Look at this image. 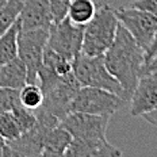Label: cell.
Wrapping results in <instances>:
<instances>
[{"label": "cell", "instance_id": "7402d4cb", "mask_svg": "<svg viewBox=\"0 0 157 157\" xmlns=\"http://www.w3.org/2000/svg\"><path fill=\"white\" fill-rule=\"evenodd\" d=\"M71 0H49L52 23H58L68 16Z\"/></svg>", "mask_w": 157, "mask_h": 157}, {"label": "cell", "instance_id": "ffe728a7", "mask_svg": "<svg viewBox=\"0 0 157 157\" xmlns=\"http://www.w3.org/2000/svg\"><path fill=\"white\" fill-rule=\"evenodd\" d=\"M22 133H23V130L18 123L12 111L0 113V137L4 140V142L18 138Z\"/></svg>", "mask_w": 157, "mask_h": 157}, {"label": "cell", "instance_id": "ac0fdd59", "mask_svg": "<svg viewBox=\"0 0 157 157\" xmlns=\"http://www.w3.org/2000/svg\"><path fill=\"white\" fill-rule=\"evenodd\" d=\"M23 8L22 0H8L3 7H0V37L10 30L12 25L19 19Z\"/></svg>", "mask_w": 157, "mask_h": 157}, {"label": "cell", "instance_id": "277c9868", "mask_svg": "<svg viewBox=\"0 0 157 157\" xmlns=\"http://www.w3.org/2000/svg\"><path fill=\"white\" fill-rule=\"evenodd\" d=\"M49 29L39 27L18 31V57L27 69V83H35L48 44Z\"/></svg>", "mask_w": 157, "mask_h": 157}, {"label": "cell", "instance_id": "7a4b0ae2", "mask_svg": "<svg viewBox=\"0 0 157 157\" xmlns=\"http://www.w3.org/2000/svg\"><path fill=\"white\" fill-rule=\"evenodd\" d=\"M119 21L110 4L96 6L94 18L84 26L81 52L88 56H103L115 38Z\"/></svg>", "mask_w": 157, "mask_h": 157}, {"label": "cell", "instance_id": "2e32d148", "mask_svg": "<svg viewBox=\"0 0 157 157\" xmlns=\"http://www.w3.org/2000/svg\"><path fill=\"white\" fill-rule=\"evenodd\" d=\"M21 22L19 19L10 27L8 31L0 37V68L18 57V31Z\"/></svg>", "mask_w": 157, "mask_h": 157}, {"label": "cell", "instance_id": "d4e9b609", "mask_svg": "<svg viewBox=\"0 0 157 157\" xmlns=\"http://www.w3.org/2000/svg\"><path fill=\"white\" fill-rule=\"evenodd\" d=\"M156 52H157V29H156V33H155V37H153L152 44H150V46H149L148 50L145 52V64L150 60V57H152Z\"/></svg>", "mask_w": 157, "mask_h": 157}, {"label": "cell", "instance_id": "4316f807", "mask_svg": "<svg viewBox=\"0 0 157 157\" xmlns=\"http://www.w3.org/2000/svg\"><path fill=\"white\" fill-rule=\"evenodd\" d=\"M3 146H4V140L0 137V156H2V150H3Z\"/></svg>", "mask_w": 157, "mask_h": 157}, {"label": "cell", "instance_id": "83f0119b", "mask_svg": "<svg viewBox=\"0 0 157 157\" xmlns=\"http://www.w3.org/2000/svg\"><path fill=\"white\" fill-rule=\"evenodd\" d=\"M7 2H8V0H0V7H3V6H4Z\"/></svg>", "mask_w": 157, "mask_h": 157}, {"label": "cell", "instance_id": "484cf974", "mask_svg": "<svg viewBox=\"0 0 157 157\" xmlns=\"http://www.w3.org/2000/svg\"><path fill=\"white\" fill-rule=\"evenodd\" d=\"M142 117H144V119H145L146 122L150 123V125L157 126V109L150 111V113H148V114H144Z\"/></svg>", "mask_w": 157, "mask_h": 157}, {"label": "cell", "instance_id": "e0dca14e", "mask_svg": "<svg viewBox=\"0 0 157 157\" xmlns=\"http://www.w3.org/2000/svg\"><path fill=\"white\" fill-rule=\"evenodd\" d=\"M96 12V4L94 0H71L68 18L75 25L86 26Z\"/></svg>", "mask_w": 157, "mask_h": 157}, {"label": "cell", "instance_id": "5b68a950", "mask_svg": "<svg viewBox=\"0 0 157 157\" xmlns=\"http://www.w3.org/2000/svg\"><path fill=\"white\" fill-rule=\"evenodd\" d=\"M123 103H126V100L111 91L96 87H80L71 104V111L111 117Z\"/></svg>", "mask_w": 157, "mask_h": 157}, {"label": "cell", "instance_id": "7c38bea8", "mask_svg": "<svg viewBox=\"0 0 157 157\" xmlns=\"http://www.w3.org/2000/svg\"><path fill=\"white\" fill-rule=\"evenodd\" d=\"M65 156L75 157H119L122 152L117 146L111 145L104 140H80L72 138V141L65 150Z\"/></svg>", "mask_w": 157, "mask_h": 157}, {"label": "cell", "instance_id": "ba28073f", "mask_svg": "<svg viewBox=\"0 0 157 157\" xmlns=\"http://www.w3.org/2000/svg\"><path fill=\"white\" fill-rule=\"evenodd\" d=\"M80 87L72 72L65 76H60L53 86L44 92V102L39 107L63 121L71 113V104Z\"/></svg>", "mask_w": 157, "mask_h": 157}, {"label": "cell", "instance_id": "8992f818", "mask_svg": "<svg viewBox=\"0 0 157 157\" xmlns=\"http://www.w3.org/2000/svg\"><path fill=\"white\" fill-rule=\"evenodd\" d=\"M119 23L132 34L136 42L146 52L150 46L157 29V16L141 8L121 7L115 8Z\"/></svg>", "mask_w": 157, "mask_h": 157}, {"label": "cell", "instance_id": "d6986e66", "mask_svg": "<svg viewBox=\"0 0 157 157\" xmlns=\"http://www.w3.org/2000/svg\"><path fill=\"white\" fill-rule=\"evenodd\" d=\"M19 100L21 104L26 109L35 110L44 102V92L41 87L35 83H26L23 87L19 90Z\"/></svg>", "mask_w": 157, "mask_h": 157}, {"label": "cell", "instance_id": "9c48e42d", "mask_svg": "<svg viewBox=\"0 0 157 157\" xmlns=\"http://www.w3.org/2000/svg\"><path fill=\"white\" fill-rule=\"evenodd\" d=\"M109 122V115H95V114L71 111L61 121L60 125L71 133L72 138L104 140Z\"/></svg>", "mask_w": 157, "mask_h": 157}, {"label": "cell", "instance_id": "8fae6325", "mask_svg": "<svg viewBox=\"0 0 157 157\" xmlns=\"http://www.w3.org/2000/svg\"><path fill=\"white\" fill-rule=\"evenodd\" d=\"M129 103L132 117H142L157 109V72L141 75Z\"/></svg>", "mask_w": 157, "mask_h": 157}, {"label": "cell", "instance_id": "6da1fadb", "mask_svg": "<svg viewBox=\"0 0 157 157\" xmlns=\"http://www.w3.org/2000/svg\"><path fill=\"white\" fill-rule=\"evenodd\" d=\"M107 71L119 81L129 102L145 65V52L119 23L111 46L103 54Z\"/></svg>", "mask_w": 157, "mask_h": 157}, {"label": "cell", "instance_id": "cb8c5ba5", "mask_svg": "<svg viewBox=\"0 0 157 157\" xmlns=\"http://www.w3.org/2000/svg\"><path fill=\"white\" fill-rule=\"evenodd\" d=\"M149 72H157V52L150 57V60L142 68V75L149 73Z\"/></svg>", "mask_w": 157, "mask_h": 157}, {"label": "cell", "instance_id": "9a60e30c", "mask_svg": "<svg viewBox=\"0 0 157 157\" xmlns=\"http://www.w3.org/2000/svg\"><path fill=\"white\" fill-rule=\"evenodd\" d=\"M27 83V69L19 57L0 68V88L21 90Z\"/></svg>", "mask_w": 157, "mask_h": 157}, {"label": "cell", "instance_id": "44dd1931", "mask_svg": "<svg viewBox=\"0 0 157 157\" xmlns=\"http://www.w3.org/2000/svg\"><path fill=\"white\" fill-rule=\"evenodd\" d=\"M18 104H21V100H19V90L0 88V113L11 111Z\"/></svg>", "mask_w": 157, "mask_h": 157}, {"label": "cell", "instance_id": "3957f363", "mask_svg": "<svg viewBox=\"0 0 157 157\" xmlns=\"http://www.w3.org/2000/svg\"><path fill=\"white\" fill-rule=\"evenodd\" d=\"M72 73L81 87H96L119 95L127 102L122 86L104 65L103 56H88L80 52L72 60Z\"/></svg>", "mask_w": 157, "mask_h": 157}, {"label": "cell", "instance_id": "603a6c76", "mask_svg": "<svg viewBox=\"0 0 157 157\" xmlns=\"http://www.w3.org/2000/svg\"><path fill=\"white\" fill-rule=\"evenodd\" d=\"M132 7L141 8L157 16V0H133Z\"/></svg>", "mask_w": 157, "mask_h": 157}, {"label": "cell", "instance_id": "4fadbf2b", "mask_svg": "<svg viewBox=\"0 0 157 157\" xmlns=\"http://www.w3.org/2000/svg\"><path fill=\"white\" fill-rule=\"evenodd\" d=\"M19 22L21 30L39 27L49 29L52 25L49 0H25L23 8L19 15Z\"/></svg>", "mask_w": 157, "mask_h": 157}, {"label": "cell", "instance_id": "30bf717a", "mask_svg": "<svg viewBox=\"0 0 157 157\" xmlns=\"http://www.w3.org/2000/svg\"><path fill=\"white\" fill-rule=\"evenodd\" d=\"M48 127L37 122L30 130L22 133L18 138L4 142L2 157H35L42 156L44 137Z\"/></svg>", "mask_w": 157, "mask_h": 157}, {"label": "cell", "instance_id": "5bb4252c", "mask_svg": "<svg viewBox=\"0 0 157 157\" xmlns=\"http://www.w3.org/2000/svg\"><path fill=\"white\" fill-rule=\"evenodd\" d=\"M72 141V136L61 125L49 129L44 137V150L42 156H65Z\"/></svg>", "mask_w": 157, "mask_h": 157}, {"label": "cell", "instance_id": "52a82bcc", "mask_svg": "<svg viewBox=\"0 0 157 157\" xmlns=\"http://www.w3.org/2000/svg\"><path fill=\"white\" fill-rule=\"evenodd\" d=\"M83 35L84 26L75 25L67 16L64 21L50 25L46 46L56 53L73 60L81 52Z\"/></svg>", "mask_w": 157, "mask_h": 157}]
</instances>
